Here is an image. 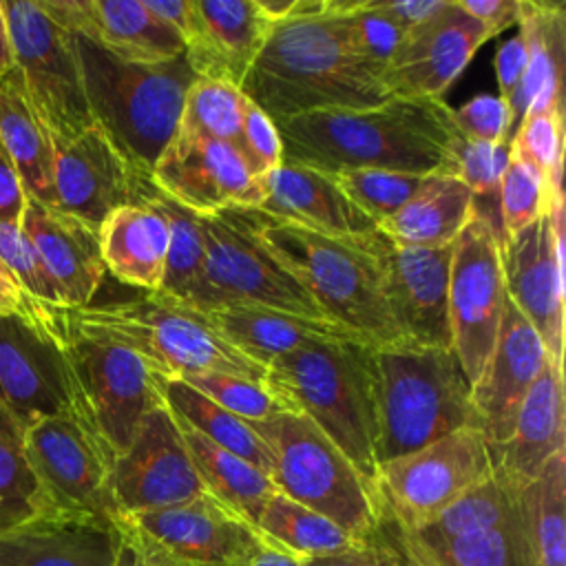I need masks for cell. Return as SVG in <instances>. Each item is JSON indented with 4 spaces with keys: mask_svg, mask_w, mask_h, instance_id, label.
Returning <instances> with one entry per match:
<instances>
[{
    "mask_svg": "<svg viewBox=\"0 0 566 566\" xmlns=\"http://www.w3.org/2000/svg\"><path fill=\"white\" fill-rule=\"evenodd\" d=\"M442 99L391 97L369 108L314 111L274 122L283 164L325 175L391 170L455 175L462 137Z\"/></svg>",
    "mask_w": 566,
    "mask_h": 566,
    "instance_id": "6da1fadb",
    "label": "cell"
},
{
    "mask_svg": "<svg viewBox=\"0 0 566 566\" xmlns=\"http://www.w3.org/2000/svg\"><path fill=\"white\" fill-rule=\"evenodd\" d=\"M241 91L272 122L338 108H369L391 99L382 75L347 46L336 15L272 24Z\"/></svg>",
    "mask_w": 566,
    "mask_h": 566,
    "instance_id": "7a4b0ae2",
    "label": "cell"
},
{
    "mask_svg": "<svg viewBox=\"0 0 566 566\" xmlns=\"http://www.w3.org/2000/svg\"><path fill=\"white\" fill-rule=\"evenodd\" d=\"M248 230L312 296L323 316L367 345L405 340L382 296L376 259L360 237L336 239L274 219L259 208L221 210Z\"/></svg>",
    "mask_w": 566,
    "mask_h": 566,
    "instance_id": "3957f363",
    "label": "cell"
},
{
    "mask_svg": "<svg viewBox=\"0 0 566 566\" xmlns=\"http://www.w3.org/2000/svg\"><path fill=\"white\" fill-rule=\"evenodd\" d=\"M369 376L376 467L455 429L475 427L471 385L451 347L411 340L371 345Z\"/></svg>",
    "mask_w": 566,
    "mask_h": 566,
    "instance_id": "277c9868",
    "label": "cell"
},
{
    "mask_svg": "<svg viewBox=\"0 0 566 566\" xmlns=\"http://www.w3.org/2000/svg\"><path fill=\"white\" fill-rule=\"evenodd\" d=\"M93 122L137 177L153 166L179 130L184 99L197 80L186 55L164 64L124 62L73 33Z\"/></svg>",
    "mask_w": 566,
    "mask_h": 566,
    "instance_id": "5b68a950",
    "label": "cell"
},
{
    "mask_svg": "<svg viewBox=\"0 0 566 566\" xmlns=\"http://www.w3.org/2000/svg\"><path fill=\"white\" fill-rule=\"evenodd\" d=\"M363 340H318L272 360L265 387L283 411L310 418L374 482V398Z\"/></svg>",
    "mask_w": 566,
    "mask_h": 566,
    "instance_id": "8992f818",
    "label": "cell"
},
{
    "mask_svg": "<svg viewBox=\"0 0 566 566\" xmlns=\"http://www.w3.org/2000/svg\"><path fill=\"white\" fill-rule=\"evenodd\" d=\"M75 325L137 352L157 376L228 374L254 382L265 367L232 347L201 314L157 292L128 301L69 307Z\"/></svg>",
    "mask_w": 566,
    "mask_h": 566,
    "instance_id": "52a82bcc",
    "label": "cell"
},
{
    "mask_svg": "<svg viewBox=\"0 0 566 566\" xmlns=\"http://www.w3.org/2000/svg\"><path fill=\"white\" fill-rule=\"evenodd\" d=\"M40 312L66 358L75 413L119 455L142 420L164 402L159 376L137 352L75 325L69 307L40 303Z\"/></svg>",
    "mask_w": 566,
    "mask_h": 566,
    "instance_id": "ba28073f",
    "label": "cell"
},
{
    "mask_svg": "<svg viewBox=\"0 0 566 566\" xmlns=\"http://www.w3.org/2000/svg\"><path fill=\"white\" fill-rule=\"evenodd\" d=\"M272 455L270 480L290 500L325 515L363 542L376 515V484L303 413L250 422Z\"/></svg>",
    "mask_w": 566,
    "mask_h": 566,
    "instance_id": "9c48e42d",
    "label": "cell"
},
{
    "mask_svg": "<svg viewBox=\"0 0 566 566\" xmlns=\"http://www.w3.org/2000/svg\"><path fill=\"white\" fill-rule=\"evenodd\" d=\"M9 31L13 69L18 71L27 99L53 146H62L91 128L82 69L73 33L60 27L40 0H0Z\"/></svg>",
    "mask_w": 566,
    "mask_h": 566,
    "instance_id": "30bf717a",
    "label": "cell"
},
{
    "mask_svg": "<svg viewBox=\"0 0 566 566\" xmlns=\"http://www.w3.org/2000/svg\"><path fill=\"white\" fill-rule=\"evenodd\" d=\"M201 232L206 248L203 272L181 305L201 314L234 305H256L325 318L303 285L239 223L217 212L201 217Z\"/></svg>",
    "mask_w": 566,
    "mask_h": 566,
    "instance_id": "8fae6325",
    "label": "cell"
},
{
    "mask_svg": "<svg viewBox=\"0 0 566 566\" xmlns=\"http://www.w3.org/2000/svg\"><path fill=\"white\" fill-rule=\"evenodd\" d=\"M502 239L493 214L473 206V217L453 241L447 316L451 349L469 385L482 374L502 325L506 303Z\"/></svg>",
    "mask_w": 566,
    "mask_h": 566,
    "instance_id": "7c38bea8",
    "label": "cell"
},
{
    "mask_svg": "<svg viewBox=\"0 0 566 566\" xmlns=\"http://www.w3.org/2000/svg\"><path fill=\"white\" fill-rule=\"evenodd\" d=\"M407 531L427 566H528L513 489L495 471Z\"/></svg>",
    "mask_w": 566,
    "mask_h": 566,
    "instance_id": "4fadbf2b",
    "label": "cell"
},
{
    "mask_svg": "<svg viewBox=\"0 0 566 566\" xmlns=\"http://www.w3.org/2000/svg\"><path fill=\"white\" fill-rule=\"evenodd\" d=\"M24 451L53 511L119 520L113 497V451L75 411L24 431Z\"/></svg>",
    "mask_w": 566,
    "mask_h": 566,
    "instance_id": "5bb4252c",
    "label": "cell"
},
{
    "mask_svg": "<svg viewBox=\"0 0 566 566\" xmlns=\"http://www.w3.org/2000/svg\"><path fill=\"white\" fill-rule=\"evenodd\" d=\"M491 475L486 440L475 427H462L378 464L374 482L405 526H420Z\"/></svg>",
    "mask_w": 566,
    "mask_h": 566,
    "instance_id": "9a60e30c",
    "label": "cell"
},
{
    "mask_svg": "<svg viewBox=\"0 0 566 566\" xmlns=\"http://www.w3.org/2000/svg\"><path fill=\"white\" fill-rule=\"evenodd\" d=\"M0 407L27 431L31 424L75 411L66 358L31 303L29 321L0 316Z\"/></svg>",
    "mask_w": 566,
    "mask_h": 566,
    "instance_id": "2e32d148",
    "label": "cell"
},
{
    "mask_svg": "<svg viewBox=\"0 0 566 566\" xmlns=\"http://www.w3.org/2000/svg\"><path fill=\"white\" fill-rule=\"evenodd\" d=\"M506 296L539 336L548 363L564 367V201L502 239Z\"/></svg>",
    "mask_w": 566,
    "mask_h": 566,
    "instance_id": "e0dca14e",
    "label": "cell"
},
{
    "mask_svg": "<svg viewBox=\"0 0 566 566\" xmlns=\"http://www.w3.org/2000/svg\"><path fill=\"white\" fill-rule=\"evenodd\" d=\"M376 259L382 296L405 340L451 347L447 290L453 243L444 248H409L391 241L378 228L360 234Z\"/></svg>",
    "mask_w": 566,
    "mask_h": 566,
    "instance_id": "ac0fdd59",
    "label": "cell"
},
{
    "mask_svg": "<svg viewBox=\"0 0 566 566\" xmlns=\"http://www.w3.org/2000/svg\"><path fill=\"white\" fill-rule=\"evenodd\" d=\"M150 181L179 206L210 217L228 208H259L265 190L243 155L223 142L177 130L153 166Z\"/></svg>",
    "mask_w": 566,
    "mask_h": 566,
    "instance_id": "d6986e66",
    "label": "cell"
},
{
    "mask_svg": "<svg viewBox=\"0 0 566 566\" xmlns=\"http://www.w3.org/2000/svg\"><path fill=\"white\" fill-rule=\"evenodd\" d=\"M111 484L119 517L172 506L206 493L179 424L164 402L142 420L126 451L115 455Z\"/></svg>",
    "mask_w": 566,
    "mask_h": 566,
    "instance_id": "ffe728a7",
    "label": "cell"
},
{
    "mask_svg": "<svg viewBox=\"0 0 566 566\" xmlns=\"http://www.w3.org/2000/svg\"><path fill=\"white\" fill-rule=\"evenodd\" d=\"M486 40L484 27L455 0H447L438 13L402 33L382 69L387 95L442 99Z\"/></svg>",
    "mask_w": 566,
    "mask_h": 566,
    "instance_id": "44dd1931",
    "label": "cell"
},
{
    "mask_svg": "<svg viewBox=\"0 0 566 566\" xmlns=\"http://www.w3.org/2000/svg\"><path fill=\"white\" fill-rule=\"evenodd\" d=\"M0 566H133L119 520L49 511L0 531Z\"/></svg>",
    "mask_w": 566,
    "mask_h": 566,
    "instance_id": "7402d4cb",
    "label": "cell"
},
{
    "mask_svg": "<svg viewBox=\"0 0 566 566\" xmlns=\"http://www.w3.org/2000/svg\"><path fill=\"white\" fill-rule=\"evenodd\" d=\"M546 363L539 336L506 296L495 347L469 394L475 429L489 451L511 438L520 405Z\"/></svg>",
    "mask_w": 566,
    "mask_h": 566,
    "instance_id": "603a6c76",
    "label": "cell"
},
{
    "mask_svg": "<svg viewBox=\"0 0 566 566\" xmlns=\"http://www.w3.org/2000/svg\"><path fill=\"white\" fill-rule=\"evenodd\" d=\"M122 517L192 566H243L263 537L254 524L210 493Z\"/></svg>",
    "mask_w": 566,
    "mask_h": 566,
    "instance_id": "cb8c5ba5",
    "label": "cell"
},
{
    "mask_svg": "<svg viewBox=\"0 0 566 566\" xmlns=\"http://www.w3.org/2000/svg\"><path fill=\"white\" fill-rule=\"evenodd\" d=\"M137 177L104 130L93 124L75 139L55 146V208L99 228L117 208L137 203Z\"/></svg>",
    "mask_w": 566,
    "mask_h": 566,
    "instance_id": "d4e9b609",
    "label": "cell"
},
{
    "mask_svg": "<svg viewBox=\"0 0 566 566\" xmlns=\"http://www.w3.org/2000/svg\"><path fill=\"white\" fill-rule=\"evenodd\" d=\"M40 4L60 27L124 62L164 64L186 51L181 38L142 0H40Z\"/></svg>",
    "mask_w": 566,
    "mask_h": 566,
    "instance_id": "484cf974",
    "label": "cell"
},
{
    "mask_svg": "<svg viewBox=\"0 0 566 566\" xmlns=\"http://www.w3.org/2000/svg\"><path fill=\"white\" fill-rule=\"evenodd\" d=\"M20 228L55 281L64 307L91 305L106 274L99 228L31 197H27Z\"/></svg>",
    "mask_w": 566,
    "mask_h": 566,
    "instance_id": "4316f807",
    "label": "cell"
},
{
    "mask_svg": "<svg viewBox=\"0 0 566 566\" xmlns=\"http://www.w3.org/2000/svg\"><path fill=\"white\" fill-rule=\"evenodd\" d=\"M197 31L186 44V60L197 77L241 88L272 24L256 0H195Z\"/></svg>",
    "mask_w": 566,
    "mask_h": 566,
    "instance_id": "83f0119b",
    "label": "cell"
},
{
    "mask_svg": "<svg viewBox=\"0 0 566 566\" xmlns=\"http://www.w3.org/2000/svg\"><path fill=\"white\" fill-rule=\"evenodd\" d=\"M263 190L261 212L305 230L336 239H352L376 230V223L325 172L281 164L263 177Z\"/></svg>",
    "mask_w": 566,
    "mask_h": 566,
    "instance_id": "f1b7e54d",
    "label": "cell"
},
{
    "mask_svg": "<svg viewBox=\"0 0 566 566\" xmlns=\"http://www.w3.org/2000/svg\"><path fill=\"white\" fill-rule=\"evenodd\" d=\"M562 451H566L564 367L546 363L520 405L511 438L491 451L493 471L511 486H520Z\"/></svg>",
    "mask_w": 566,
    "mask_h": 566,
    "instance_id": "f546056e",
    "label": "cell"
},
{
    "mask_svg": "<svg viewBox=\"0 0 566 566\" xmlns=\"http://www.w3.org/2000/svg\"><path fill=\"white\" fill-rule=\"evenodd\" d=\"M203 316L232 347L265 369L279 356H285L310 343L360 340L354 332L334 321L256 305L221 307L206 312Z\"/></svg>",
    "mask_w": 566,
    "mask_h": 566,
    "instance_id": "4dcf8cb0",
    "label": "cell"
},
{
    "mask_svg": "<svg viewBox=\"0 0 566 566\" xmlns=\"http://www.w3.org/2000/svg\"><path fill=\"white\" fill-rule=\"evenodd\" d=\"M520 35L526 44V69L509 102L511 128L528 111L562 108V73L566 53V13L559 2L520 0Z\"/></svg>",
    "mask_w": 566,
    "mask_h": 566,
    "instance_id": "1f68e13d",
    "label": "cell"
},
{
    "mask_svg": "<svg viewBox=\"0 0 566 566\" xmlns=\"http://www.w3.org/2000/svg\"><path fill=\"white\" fill-rule=\"evenodd\" d=\"M99 250L106 272L117 281L148 294L159 292L168 252L166 219L142 199L122 206L102 221Z\"/></svg>",
    "mask_w": 566,
    "mask_h": 566,
    "instance_id": "d6a6232c",
    "label": "cell"
},
{
    "mask_svg": "<svg viewBox=\"0 0 566 566\" xmlns=\"http://www.w3.org/2000/svg\"><path fill=\"white\" fill-rule=\"evenodd\" d=\"M0 146L13 161L27 197L55 206V146L27 99L18 71L0 77Z\"/></svg>",
    "mask_w": 566,
    "mask_h": 566,
    "instance_id": "836d02e7",
    "label": "cell"
},
{
    "mask_svg": "<svg viewBox=\"0 0 566 566\" xmlns=\"http://www.w3.org/2000/svg\"><path fill=\"white\" fill-rule=\"evenodd\" d=\"M473 217L471 190L451 175H429L424 186L378 230L409 248L451 245Z\"/></svg>",
    "mask_w": 566,
    "mask_h": 566,
    "instance_id": "e575fe53",
    "label": "cell"
},
{
    "mask_svg": "<svg viewBox=\"0 0 566 566\" xmlns=\"http://www.w3.org/2000/svg\"><path fill=\"white\" fill-rule=\"evenodd\" d=\"M528 566H566V451L526 484L511 486Z\"/></svg>",
    "mask_w": 566,
    "mask_h": 566,
    "instance_id": "d590c367",
    "label": "cell"
},
{
    "mask_svg": "<svg viewBox=\"0 0 566 566\" xmlns=\"http://www.w3.org/2000/svg\"><path fill=\"white\" fill-rule=\"evenodd\" d=\"M177 424L206 493L256 526L265 502L279 491L270 475L243 458L210 442L184 422L177 420Z\"/></svg>",
    "mask_w": 566,
    "mask_h": 566,
    "instance_id": "8d00e7d4",
    "label": "cell"
},
{
    "mask_svg": "<svg viewBox=\"0 0 566 566\" xmlns=\"http://www.w3.org/2000/svg\"><path fill=\"white\" fill-rule=\"evenodd\" d=\"M159 391L170 413L221 449L243 458L263 473L272 471V455L248 420L230 413L181 378H161Z\"/></svg>",
    "mask_w": 566,
    "mask_h": 566,
    "instance_id": "74e56055",
    "label": "cell"
},
{
    "mask_svg": "<svg viewBox=\"0 0 566 566\" xmlns=\"http://www.w3.org/2000/svg\"><path fill=\"white\" fill-rule=\"evenodd\" d=\"M148 201L168 226V252H166V268L164 281L157 294L186 303L192 290L197 287L203 263H206V248H203V232H201V217L153 186L150 179H144L137 190V201Z\"/></svg>",
    "mask_w": 566,
    "mask_h": 566,
    "instance_id": "f35d334b",
    "label": "cell"
},
{
    "mask_svg": "<svg viewBox=\"0 0 566 566\" xmlns=\"http://www.w3.org/2000/svg\"><path fill=\"white\" fill-rule=\"evenodd\" d=\"M256 528L301 559L340 553L360 544L325 515L276 491L263 506Z\"/></svg>",
    "mask_w": 566,
    "mask_h": 566,
    "instance_id": "ab89813d",
    "label": "cell"
},
{
    "mask_svg": "<svg viewBox=\"0 0 566 566\" xmlns=\"http://www.w3.org/2000/svg\"><path fill=\"white\" fill-rule=\"evenodd\" d=\"M49 511L24 451V429L0 407V531Z\"/></svg>",
    "mask_w": 566,
    "mask_h": 566,
    "instance_id": "60d3db41",
    "label": "cell"
},
{
    "mask_svg": "<svg viewBox=\"0 0 566 566\" xmlns=\"http://www.w3.org/2000/svg\"><path fill=\"white\" fill-rule=\"evenodd\" d=\"M511 155L528 164L542 177L548 195V208L564 201V106L528 111L509 139ZM546 208V210H548Z\"/></svg>",
    "mask_w": 566,
    "mask_h": 566,
    "instance_id": "b9f144b4",
    "label": "cell"
},
{
    "mask_svg": "<svg viewBox=\"0 0 566 566\" xmlns=\"http://www.w3.org/2000/svg\"><path fill=\"white\" fill-rule=\"evenodd\" d=\"M245 93L228 82L197 77L184 99L179 130L239 146Z\"/></svg>",
    "mask_w": 566,
    "mask_h": 566,
    "instance_id": "7bdbcfd3",
    "label": "cell"
},
{
    "mask_svg": "<svg viewBox=\"0 0 566 566\" xmlns=\"http://www.w3.org/2000/svg\"><path fill=\"white\" fill-rule=\"evenodd\" d=\"M329 177L343 190V195L378 228L385 219H389L409 199L416 197L429 175L391 170H345Z\"/></svg>",
    "mask_w": 566,
    "mask_h": 566,
    "instance_id": "ee69618b",
    "label": "cell"
},
{
    "mask_svg": "<svg viewBox=\"0 0 566 566\" xmlns=\"http://www.w3.org/2000/svg\"><path fill=\"white\" fill-rule=\"evenodd\" d=\"M548 208V195L542 177L528 164L517 157H509L506 170L497 190L500 228L504 237H513L533 221H537Z\"/></svg>",
    "mask_w": 566,
    "mask_h": 566,
    "instance_id": "f6af8a7d",
    "label": "cell"
},
{
    "mask_svg": "<svg viewBox=\"0 0 566 566\" xmlns=\"http://www.w3.org/2000/svg\"><path fill=\"white\" fill-rule=\"evenodd\" d=\"M0 263L29 298L64 307L55 281L18 223H0Z\"/></svg>",
    "mask_w": 566,
    "mask_h": 566,
    "instance_id": "bcb514c9",
    "label": "cell"
},
{
    "mask_svg": "<svg viewBox=\"0 0 566 566\" xmlns=\"http://www.w3.org/2000/svg\"><path fill=\"white\" fill-rule=\"evenodd\" d=\"M181 380L248 422L263 420L283 411L265 382H254L228 374H190Z\"/></svg>",
    "mask_w": 566,
    "mask_h": 566,
    "instance_id": "7dc6e473",
    "label": "cell"
},
{
    "mask_svg": "<svg viewBox=\"0 0 566 566\" xmlns=\"http://www.w3.org/2000/svg\"><path fill=\"white\" fill-rule=\"evenodd\" d=\"M336 18L343 24V33L352 53L382 75V69L398 46L402 31L396 29L385 15L376 13L369 7V0H360L354 13Z\"/></svg>",
    "mask_w": 566,
    "mask_h": 566,
    "instance_id": "c3c4849f",
    "label": "cell"
},
{
    "mask_svg": "<svg viewBox=\"0 0 566 566\" xmlns=\"http://www.w3.org/2000/svg\"><path fill=\"white\" fill-rule=\"evenodd\" d=\"M511 157L509 142H460L455 155V179H460L473 199H497L500 181Z\"/></svg>",
    "mask_w": 566,
    "mask_h": 566,
    "instance_id": "681fc988",
    "label": "cell"
},
{
    "mask_svg": "<svg viewBox=\"0 0 566 566\" xmlns=\"http://www.w3.org/2000/svg\"><path fill=\"white\" fill-rule=\"evenodd\" d=\"M363 544L371 557V566H427V562L420 557L418 548L413 546L407 526L385 502L378 486H376L374 524L367 537L363 539Z\"/></svg>",
    "mask_w": 566,
    "mask_h": 566,
    "instance_id": "f907efd6",
    "label": "cell"
},
{
    "mask_svg": "<svg viewBox=\"0 0 566 566\" xmlns=\"http://www.w3.org/2000/svg\"><path fill=\"white\" fill-rule=\"evenodd\" d=\"M451 113L455 130L464 142H509L511 111L500 95H475Z\"/></svg>",
    "mask_w": 566,
    "mask_h": 566,
    "instance_id": "816d5d0a",
    "label": "cell"
},
{
    "mask_svg": "<svg viewBox=\"0 0 566 566\" xmlns=\"http://www.w3.org/2000/svg\"><path fill=\"white\" fill-rule=\"evenodd\" d=\"M237 150L243 155L256 177H265L283 164L276 124L250 99L245 102Z\"/></svg>",
    "mask_w": 566,
    "mask_h": 566,
    "instance_id": "f5cc1de1",
    "label": "cell"
},
{
    "mask_svg": "<svg viewBox=\"0 0 566 566\" xmlns=\"http://www.w3.org/2000/svg\"><path fill=\"white\" fill-rule=\"evenodd\" d=\"M119 526L128 542V548L133 555V566H192L190 562H186L184 557L175 555L164 544H159L155 537L144 533L130 520L119 517Z\"/></svg>",
    "mask_w": 566,
    "mask_h": 566,
    "instance_id": "db71d44e",
    "label": "cell"
},
{
    "mask_svg": "<svg viewBox=\"0 0 566 566\" xmlns=\"http://www.w3.org/2000/svg\"><path fill=\"white\" fill-rule=\"evenodd\" d=\"M524 69H526V44H524V38L517 33L515 38L506 40L495 53L497 88H500V97L506 104L515 95V91L522 82Z\"/></svg>",
    "mask_w": 566,
    "mask_h": 566,
    "instance_id": "11a10c76",
    "label": "cell"
},
{
    "mask_svg": "<svg viewBox=\"0 0 566 566\" xmlns=\"http://www.w3.org/2000/svg\"><path fill=\"white\" fill-rule=\"evenodd\" d=\"M447 0H369V7L407 33L444 7Z\"/></svg>",
    "mask_w": 566,
    "mask_h": 566,
    "instance_id": "9f6ffc18",
    "label": "cell"
},
{
    "mask_svg": "<svg viewBox=\"0 0 566 566\" xmlns=\"http://www.w3.org/2000/svg\"><path fill=\"white\" fill-rule=\"evenodd\" d=\"M471 18H475L489 38L511 29L520 20V0H455Z\"/></svg>",
    "mask_w": 566,
    "mask_h": 566,
    "instance_id": "6f0895ef",
    "label": "cell"
},
{
    "mask_svg": "<svg viewBox=\"0 0 566 566\" xmlns=\"http://www.w3.org/2000/svg\"><path fill=\"white\" fill-rule=\"evenodd\" d=\"M27 206V192L20 181V175L0 146V223H18L22 221V212Z\"/></svg>",
    "mask_w": 566,
    "mask_h": 566,
    "instance_id": "680465c9",
    "label": "cell"
},
{
    "mask_svg": "<svg viewBox=\"0 0 566 566\" xmlns=\"http://www.w3.org/2000/svg\"><path fill=\"white\" fill-rule=\"evenodd\" d=\"M144 7L161 20L168 29H172L184 46L195 38L197 31V9L195 0H142Z\"/></svg>",
    "mask_w": 566,
    "mask_h": 566,
    "instance_id": "91938a15",
    "label": "cell"
},
{
    "mask_svg": "<svg viewBox=\"0 0 566 566\" xmlns=\"http://www.w3.org/2000/svg\"><path fill=\"white\" fill-rule=\"evenodd\" d=\"M243 566H303V559L263 535Z\"/></svg>",
    "mask_w": 566,
    "mask_h": 566,
    "instance_id": "94428289",
    "label": "cell"
},
{
    "mask_svg": "<svg viewBox=\"0 0 566 566\" xmlns=\"http://www.w3.org/2000/svg\"><path fill=\"white\" fill-rule=\"evenodd\" d=\"M31 298L15 285V281L0 272V316H22L29 318Z\"/></svg>",
    "mask_w": 566,
    "mask_h": 566,
    "instance_id": "6125c7cd",
    "label": "cell"
},
{
    "mask_svg": "<svg viewBox=\"0 0 566 566\" xmlns=\"http://www.w3.org/2000/svg\"><path fill=\"white\" fill-rule=\"evenodd\" d=\"M303 566H371V557H369L365 544L360 542V544H356L352 548H345L340 553L303 559Z\"/></svg>",
    "mask_w": 566,
    "mask_h": 566,
    "instance_id": "be15d7a7",
    "label": "cell"
},
{
    "mask_svg": "<svg viewBox=\"0 0 566 566\" xmlns=\"http://www.w3.org/2000/svg\"><path fill=\"white\" fill-rule=\"evenodd\" d=\"M9 71H13V53H11L9 31H7V22L0 7V77H4Z\"/></svg>",
    "mask_w": 566,
    "mask_h": 566,
    "instance_id": "e7e4bbea",
    "label": "cell"
},
{
    "mask_svg": "<svg viewBox=\"0 0 566 566\" xmlns=\"http://www.w3.org/2000/svg\"><path fill=\"white\" fill-rule=\"evenodd\" d=\"M0 272H7V270H4V268H2V263H0ZM7 274H9V272H7Z\"/></svg>",
    "mask_w": 566,
    "mask_h": 566,
    "instance_id": "03108f58",
    "label": "cell"
}]
</instances>
